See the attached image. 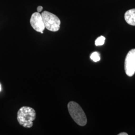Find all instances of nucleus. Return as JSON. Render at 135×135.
I'll list each match as a JSON object with an SVG mask.
<instances>
[{"label":"nucleus","mask_w":135,"mask_h":135,"mask_svg":"<svg viewBox=\"0 0 135 135\" xmlns=\"http://www.w3.org/2000/svg\"><path fill=\"white\" fill-rule=\"evenodd\" d=\"M36 117V112L30 107H22L17 113V120L20 125L30 128L33 125V122Z\"/></svg>","instance_id":"nucleus-1"},{"label":"nucleus","mask_w":135,"mask_h":135,"mask_svg":"<svg viewBox=\"0 0 135 135\" xmlns=\"http://www.w3.org/2000/svg\"><path fill=\"white\" fill-rule=\"evenodd\" d=\"M69 114L78 125L84 126L87 124V119L81 106L75 102H70L68 105Z\"/></svg>","instance_id":"nucleus-2"},{"label":"nucleus","mask_w":135,"mask_h":135,"mask_svg":"<svg viewBox=\"0 0 135 135\" xmlns=\"http://www.w3.org/2000/svg\"><path fill=\"white\" fill-rule=\"evenodd\" d=\"M41 15L45 28L52 32L59 30L61 21L57 16L48 11H44Z\"/></svg>","instance_id":"nucleus-3"},{"label":"nucleus","mask_w":135,"mask_h":135,"mask_svg":"<svg viewBox=\"0 0 135 135\" xmlns=\"http://www.w3.org/2000/svg\"><path fill=\"white\" fill-rule=\"evenodd\" d=\"M125 71L126 75L129 77L133 76L135 73V49H132L126 56Z\"/></svg>","instance_id":"nucleus-4"},{"label":"nucleus","mask_w":135,"mask_h":135,"mask_svg":"<svg viewBox=\"0 0 135 135\" xmlns=\"http://www.w3.org/2000/svg\"><path fill=\"white\" fill-rule=\"evenodd\" d=\"M30 23L35 30L43 34V31L45 29V27L42 15L40 13L36 12L32 14L30 19Z\"/></svg>","instance_id":"nucleus-5"},{"label":"nucleus","mask_w":135,"mask_h":135,"mask_svg":"<svg viewBox=\"0 0 135 135\" xmlns=\"http://www.w3.org/2000/svg\"><path fill=\"white\" fill-rule=\"evenodd\" d=\"M125 20L128 24L135 26V9L128 10L126 12Z\"/></svg>","instance_id":"nucleus-6"},{"label":"nucleus","mask_w":135,"mask_h":135,"mask_svg":"<svg viewBox=\"0 0 135 135\" xmlns=\"http://www.w3.org/2000/svg\"><path fill=\"white\" fill-rule=\"evenodd\" d=\"M90 58L95 62H97L100 60V54L97 52H95L91 55Z\"/></svg>","instance_id":"nucleus-7"},{"label":"nucleus","mask_w":135,"mask_h":135,"mask_svg":"<svg viewBox=\"0 0 135 135\" xmlns=\"http://www.w3.org/2000/svg\"><path fill=\"white\" fill-rule=\"evenodd\" d=\"M106 38L104 36H100L98 37L95 41V45L96 46H102L105 43Z\"/></svg>","instance_id":"nucleus-8"},{"label":"nucleus","mask_w":135,"mask_h":135,"mask_svg":"<svg viewBox=\"0 0 135 135\" xmlns=\"http://www.w3.org/2000/svg\"><path fill=\"white\" fill-rule=\"evenodd\" d=\"M42 10H43V7H42V6L38 7V8H37V11H38V12L40 13V12H42Z\"/></svg>","instance_id":"nucleus-9"},{"label":"nucleus","mask_w":135,"mask_h":135,"mask_svg":"<svg viewBox=\"0 0 135 135\" xmlns=\"http://www.w3.org/2000/svg\"><path fill=\"white\" fill-rule=\"evenodd\" d=\"M119 135H128V134H127V133H125V132H123V133H120V134H118Z\"/></svg>","instance_id":"nucleus-10"},{"label":"nucleus","mask_w":135,"mask_h":135,"mask_svg":"<svg viewBox=\"0 0 135 135\" xmlns=\"http://www.w3.org/2000/svg\"><path fill=\"white\" fill-rule=\"evenodd\" d=\"M1 90H2V88H1V84H0V92H1Z\"/></svg>","instance_id":"nucleus-11"}]
</instances>
